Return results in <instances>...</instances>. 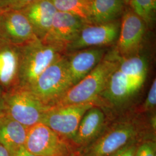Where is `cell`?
I'll return each instance as SVG.
<instances>
[{"label": "cell", "instance_id": "83f0119b", "mask_svg": "<svg viewBox=\"0 0 156 156\" xmlns=\"http://www.w3.org/2000/svg\"><path fill=\"white\" fill-rule=\"evenodd\" d=\"M0 156H10L8 150L0 143Z\"/></svg>", "mask_w": 156, "mask_h": 156}, {"label": "cell", "instance_id": "f546056e", "mask_svg": "<svg viewBox=\"0 0 156 156\" xmlns=\"http://www.w3.org/2000/svg\"><path fill=\"white\" fill-rule=\"evenodd\" d=\"M73 156H81V154H80V152H79V151L78 153Z\"/></svg>", "mask_w": 156, "mask_h": 156}, {"label": "cell", "instance_id": "4316f807", "mask_svg": "<svg viewBox=\"0 0 156 156\" xmlns=\"http://www.w3.org/2000/svg\"><path fill=\"white\" fill-rule=\"evenodd\" d=\"M5 114V102H4V92L0 88V116Z\"/></svg>", "mask_w": 156, "mask_h": 156}, {"label": "cell", "instance_id": "44dd1931", "mask_svg": "<svg viewBox=\"0 0 156 156\" xmlns=\"http://www.w3.org/2000/svg\"><path fill=\"white\" fill-rule=\"evenodd\" d=\"M128 5L147 27L153 24L156 19V0H130Z\"/></svg>", "mask_w": 156, "mask_h": 156}, {"label": "cell", "instance_id": "9c48e42d", "mask_svg": "<svg viewBox=\"0 0 156 156\" xmlns=\"http://www.w3.org/2000/svg\"><path fill=\"white\" fill-rule=\"evenodd\" d=\"M120 22L115 50L122 57L138 55L145 37L146 23L130 8L126 9Z\"/></svg>", "mask_w": 156, "mask_h": 156}, {"label": "cell", "instance_id": "cb8c5ba5", "mask_svg": "<svg viewBox=\"0 0 156 156\" xmlns=\"http://www.w3.org/2000/svg\"><path fill=\"white\" fill-rule=\"evenodd\" d=\"M156 80H153L151 88L147 95L143 109L145 111H150L156 108Z\"/></svg>", "mask_w": 156, "mask_h": 156}, {"label": "cell", "instance_id": "d4e9b609", "mask_svg": "<svg viewBox=\"0 0 156 156\" xmlns=\"http://www.w3.org/2000/svg\"><path fill=\"white\" fill-rule=\"evenodd\" d=\"M138 146V140H135L129 142L123 148L111 156H134Z\"/></svg>", "mask_w": 156, "mask_h": 156}, {"label": "cell", "instance_id": "4fadbf2b", "mask_svg": "<svg viewBox=\"0 0 156 156\" xmlns=\"http://www.w3.org/2000/svg\"><path fill=\"white\" fill-rule=\"evenodd\" d=\"M20 47L0 39V88L5 93L19 86Z\"/></svg>", "mask_w": 156, "mask_h": 156}, {"label": "cell", "instance_id": "603a6c76", "mask_svg": "<svg viewBox=\"0 0 156 156\" xmlns=\"http://www.w3.org/2000/svg\"><path fill=\"white\" fill-rule=\"evenodd\" d=\"M156 143L153 140H145L138 145L134 156H156Z\"/></svg>", "mask_w": 156, "mask_h": 156}, {"label": "cell", "instance_id": "9a60e30c", "mask_svg": "<svg viewBox=\"0 0 156 156\" xmlns=\"http://www.w3.org/2000/svg\"><path fill=\"white\" fill-rule=\"evenodd\" d=\"M22 11L31 24L36 37L40 40L44 39L57 12L51 1H37Z\"/></svg>", "mask_w": 156, "mask_h": 156}, {"label": "cell", "instance_id": "ba28073f", "mask_svg": "<svg viewBox=\"0 0 156 156\" xmlns=\"http://www.w3.org/2000/svg\"><path fill=\"white\" fill-rule=\"evenodd\" d=\"M120 19L100 24H85L76 39L68 46L66 53L89 48L107 47L116 44L120 32Z\"/></svg>", "mask_w": 156, "mask_h": 156}, {"label": "cell", "instance_id": "ac0fdd59", "mask_svg": "<svg viewBox=\"0 0 156 156\" xmlns=\"http://www.w3.org/2000/svg\"><path fill=\"white\" fill-rule=\"evenodd\" d=\"M135 93L127 79L117 68L109 78L101 95L112 104L119 105L126 102Z\"/></svg>", "mask_w": 156, "mask_h": 156}, {"label": "cell", "instance_id": "5b68a950", "mask_svg": "<svg viewBox=\"0 0 156 156\" xmlns=\"http://www.w3.org/2000/svg\"><path fill=\"white\" fill-rule=\"evenodd\" d=\"M4 102L5 114L28 128L41 123L50 108L30 90L20 86L4 93Z\"/></svg>", "mask_w": 156, "mask_h": 156}, {"label": "cell", "instance_id": "7a4b0ae2", "mask_svg": "<svg viewBox=\"0 0 156 156\" xmlns=\"http://www.w3.org/2000/svg\"><path fill=\"white\" fill-rule=\"evenodd\" d=\"M20 47L19 86L26 89H30L46 68L66 54L38 38Z\"/></svg>", "mask_w": 156, "mask_h": 156}, {"label": "cell", "instance_id": "f1b7e54d", "mask_svg": "<svg viewBox=\"0 0 156 156\" xmlns=\"http://www.w3.org/2000/svg\"><path fill=\"white\" fill-rule=\"evenodd\" d=\"M123 1L125 2V4H126V5H128V4H129L130 0H123Z\"/></svg>", "mask_w": 156, "mask_h": 156}, {"label": "cell", "instance_id": "8fae6325", "mask_svg": "<svg viewBox=\"0 0 156 156\" xmlns=\"http://www.w3.org/2000/svg\"><path fill=\"white\" fill-rule=\"evenodd\" d=\"M37 38L22 11L0 12V39L20 46Z\"/></svg>", "mask_w": 156, "mask_h": 156}, {"label": "cell", "instance_id": "2e32d148", "mask_svg": "<svg viewBox=\"0 0 156 156\" xmlns=\"http://www.w3.org/2000/svg\"><path fill=\"white\" fill-rule=\"evenodd\" d=\"M117 69L137 92L145 82L148 71V62L145 56L138 54L122 57Z\"/></svg>", "mask_w": 156, "mask_h": 156}, {"label": "cell", "instance_id": "3957f363", "mask_svg": "<svg viewBox=\"0 0 156 156\" xmlns=\"http://www.w3.org/2000/svg\"><path fill=\"white\" fill-rule=\"evenodd\" d=\"M139 128L132 120L113 123L79 152L81 156H112L129 142L137 140Z\"/></svg>", "mask_w": 156, "mask_h": 156}, {"label": "cell", "instance_id": "277c9868", "mask_svg": "<svg viewBox=\"0 0 156 156\" xmlns=\"http://www.w3.org/2000/svg\"><path fill=\"white\" fill-rule=\"evenodd\" d=\"M71 87L65 54L46 68L28 89L45 105L51 107Z\"/></svg>", "mask_w": 156, "mask_h": 156}, {"label": "cell", "instance_id": "e0dca14e", "mask_svg": "<svg viewBox=\"0 0 156 156\" xmlns=\"http://www.w3.org/2000/svg\"><path fill=\"white\" fill-rule=\"evenodd\" d=\"M28 128L7 114L0 116V143L8 151L24 145Z\"/></svg>", "mask_w": 156, "mask_h": 156}, {"label": "cell", "instance_id": "5bb4252c", "mask_svg": "<svg viewBox=\"0 0 156 156\" xmlns=\"http://www.w3.org/2000/svg\"><path fill=\"white\" fill-rule=\"evenodd\" d=\"M105 124V116L103 111L96 105L91 107L82 118L73 143L78 149L86 147L102 133Z\"/></svg>", "mask_w": 156, "mask_h": 156}, {"label": "cell", "instance_id": "30bf717a", "mask_svg": "<svg viewBox=\"0 0 156 156\" xmlns=\"http://www.w3.org/2000/svg\"><path fill=\"white\" fill-rule=\"evenodd\" d=\"M84 24L70 13L57 11L49 32L42 41L66 53L68 46L76 39Z\"/></svg>", "mask_w": 156, "mask_h": 156}, {"label": "cell", "instance_id": "52a82bcc", "mask_svg": "<svg viewBox=\"0 0 156 156\" xmlns=\"http://www.w3.org/2000/svg\"><path fill=\"white\" fill-rule=\"evenodd\" d=\"M94 105V102H89L51 106L45 112L41 123L73 141L84 113Z\"/></svg>", "mask_w": 156, "mask_h": 156}, {"label": "cell", "instance_id": "8992f818", "mask_svg": "<svg viewBox=\"0 0 156 156\" xmlns=\"http://www.w3.org/2000/svg\"><path fill=\"white\" fill-rule=\"evenodd\" d=\"M24 146L37 156H73L79 151L72 140L42 123L28 128Z\"/></svg>", "mask_w": 156, "mask_h": 156}, {"label": "cell", "instance_id": "7c38bea8", "mask_svg": "<svg viewBox=\"0 0 156 156\" xmlns=\"http://www.w3.org/2000/svg\"><path fill=\"white\" fill-rule=\"evenodd\" d=\"M108 51L107 47H94L66 53L71 86L88 75L104 58Z\"/></svg>", "mask_w": 156, "mask_h": 156}, {"label": "cell", "instance_id": "6da1fadb", "mask_svg": "<svg viewBox=\"0 0 156 156\" xmlns=\"http://www.w3.org/2000/svg\"><path fill=\"white\" fill-rule=\"evenodd\" d=\"M122 58L115 48L108 50L100 62L83 79L67 90L55 106L94 102L104 91Z\"/></svg>", "mask_w": 156, "mask_h": 156}, {"label": "cell", "instance_id": "d6986e66", "mask_svg": "<svg viewBox=\"0 0 156 156\" xmlns=\"http://www.w3.org/2000/svg\"><path fill=\"white\" fill-rule=\"evenodd\" d=\"M126 6L123 0H92L91 24L110 22L120 19Z\"/></svg>", "mask_w": 156, "mask_h": 156}, {"label": "cell", "instance_id": "484cf974", "mask_svg": "<svg viewBox=\"0 0 156 156\" xmlns=\"http://www.w3.org/2000/svg\"><path fill=\"white\" fill-rule=\"evenodd\" d=\"M9 152L10 156H37L29 151L24 145L17 147Z\"/></svg>", "mask_w": 156, "mask_h": 156}, {"label": "cell", "instance_id": "ffe728a7", "mask_svg": "<svg viewBox=\"0 0 156 156\" xmlns=\"http://www.w3.org/2000/svg\"><path fill=\"white\" fill-rule=\"evenodd\" d=\"M58 12H66L84 23L91 24L92 0H51Z\"/></svg>", "mask_w": 156, "mask_h": 156}, {"label": "cell", "instance_id": "7402d4cb", "mask_svg": "<svg viewBox=\"0 0 156 156\" xmlns=\"http://www.w3.org/2000/svg\"><path fill=\"white\" fill-rule=\"evenodd\" d=\"M38 0H0V12L22 11Z\"/></svg>", "mask_w": 156, "mask_h": 156}]
</instances>
